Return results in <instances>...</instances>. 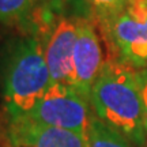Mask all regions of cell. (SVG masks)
<instances>
[{"label": "cell", "instance_id": "6da1fadb", "mask_svg": "<svg viewBox=\"0 0 147 147\" xmlns=\"http://www.w3.org/2000/svg\"><path fill=\"white\" fill-rule=\"evenodd\" d=\"M91 109L105 125L138 147L147 146L139 72L124 63L106 60L90 91Z\"/></svg>", "mask_w": 147, "mask_h": 147}, {"label": "cell", "instance_id": "7a4b0ae2", "mask_svg": "<svg viewBox=\"0 0 147 147\" xmlns=\"http://www.w3.org/2000/svg\"><path fill=\"white\" fill-rule=\"evenodd\" d=\"M52 84L42 42L36 37L11 48L3 68V104L8 121L26 119Z\"/></svg>", "mask_w": 147, "mask_h": 147}, {"label": "cell", "instance_id": "3957f363", "mask_svg": "<svg viewBox=\"0 0 147 147\" xmlns=\"http://www.w3.org/2000/svg\"><path fill=\"white\" fill-rule=\"evenodd\" d=\"M117 60L138 68L147 64V0H127L115 16L101 22Z\"/></svg>", "mask_w": 147, "mask_h": 147}, {"label": "cell", "instance_id": "277c9868", "mask_svg": "<svg viewBox=\"0 0 147 147\" xmlns=\"http://www.w3.org/2000/svg\"><path fill=\"white\" fill-rule=\"evenodd\" d=\"M91 104L71 84L56 83L48 87L27 119L42 125L74 131L87 139Z\"/></svg>", "mask_w": 147, "mask_h": 147}, {"label": "cell", "instance_id": "5b68a950", "mask_svg": "<svg viewBox=\"0 0 147 147\" xmlns=\"http://www.w3.org/2000/svg\"><path fill=\"white\" fill-rule=\"evenodd\" d=\"M104 52L98 33L86 19H76V42L74 48L72 86L90 100V91L104 67Z\"/></svg>", "mask_w": 147, "mask_h": 147}, {"label": "cell", "instance_id": "8992f818", "mask_svg": "<svg viewBox=\"0 0 147 147\" xmlns=\"http://www.w3.org/2000/svg\"><path fill=\"white\" fill-rule=\"evenodd\" d=\"M75 42L76 19L60 18L51 26L42 47L52 82L72 86V57Z\"/></svg>", "mask_w": 147, "mask_h": 147}, {"label": "cell", "instance_id": "52a82bcc", "mask_svg": "<svg viewBox=\"0 0 147 147\" xmlns=\"http://www.w3.org/2000/svg\"><path fill=\"white\" fill-rule=\"evenodd\" d=\"M12 147H87V139L74 131L42 125L30 119L8 121Z\"/></svg>", "mask_w": 147, "mask_h": 147}, {"label": "cell", "instance_id": "ba28073f", "mask_svg": "<svg viewBox=\"0 0 147 147\" xmlns=\"http://www.w3.org/2000/svg\"><path fill=\"white\" fill-rule=\"evenodd\" d=\"M87 147H135V144L105 125L93 113L87 131Z\"/></svg>", "mask_w": 147, "mask_h": 147}, {"label": "cell", "instance_id": "9c48e42d", "mask_svg": "<svg viewBox=\"0 0 147 147\" xmlns=\"http://www.w3.org/2000/svg\"><path fill=\"white\" fill-rule=\"evenodd\" d=\"M37 0H0V22H21L34 8Z\"/></svg>", "mask_w": 147, "mask_h": 147}, {"label": "cell", "instance_id": "30bf717a", "mask_svg": "<svg viewBox=\"0 0 147 147\" xmlns=\"http://www.w3.org/2000/svg\"><path fill=\"white\" fill-rule=\"evenodd\" d=\"M86 1L95 12V15L98 16L100 22L108 21L109 18L115 16L127 3V0H86Z\"/></svg>", "mask_w": 147, "mask_h": 147}, {"label": "cell", "instance_id": "8fae6325", "mask_svg": "<svg viewBox=\"0 0 147 147\" xmlns=\"http://www.w3.org/2000/svg\"><path fill=\"white\" fill-rule=\"evenodd\" d=\"M139 83H140V91H142V98H143V108H144V127H146V134H147V71L139 72Z\"/></svg>", "mask_w": 147, "mask_h": 147}]
</instances>
